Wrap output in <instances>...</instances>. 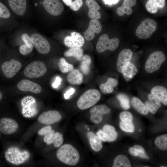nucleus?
Returning a JSON list of instances; mask_svg holds the SVG:
<instances>
[{
	"label": "nucleus",
	"mask_w": 167,
	"mask_h": 167,
	"mask_svg": "<svg viewBox=\"0 0 167 167\" xmlns=\"http://www.w3.org/2000/svg\"><path fill=\"white\" fill-rule=\"evenodd\" d=\"M157 23L154 20L150 18L144 19L138 26L136 31L137 36L141 39L149 38L156 30Z\"/></svg>",
	"instance_id": "obj_3"
},
{
	"label": "nucleus",
	"mask_w": 167,
	"mask_h": 167,
	"mask_svg": "<svg viewBox=\"0 0 167 167\" xmlns=\"http://www.w3.org/2000/svg\"><path fill=\"white\" fill-rule=\"evenodd\" d=\"M61 118V116L58 111L49 110L42 113L39 116L38 120L41 123L50 125L58 122Z\"/></svg>",
	"instance_id": "obj_12"
},
{
	"label": "nucleus",
	"mask_w": 167,
	"mask_h": 167,
	"mask_svg": "<svg viewBox=\"0 0 167 167\" xmlns=\"http://www.w3.org/2000/svg\"><path fill=\"white\" fill-rule=\"evenodd\" d=\"M166 60L164 53L157 51L152 53L149 56L145 64V68L148 73H152L159 69Z\"/></svg>",
	"instance_id": "obj_4"
},
{
	"label": "nucleus",
	"mask_w": 167,
	"mask_h": 167,
	"mask_svg": "<svg viewBox=\"0 0 167 167\" xmlns=\"http://www.w3.org/2000/svg\"><path fill=\"white\" fill-rule=\"evenodd\" d=\"M64 42L66 46L70 48H81L84 45V40L79 33L73 32L70 36L65 38Z\"/></svg>",
	"instance_id": "obj_15"
},
{
	"label": "nucleus",
	"mask_w": 167,
	"mask_h": 167,
	"mask_svg": "<svg viewBox=\"0 0 167 167\" xmlns=\"http://www.w3.org/2000/svg\"><path fill=\"white\" fill-rule=\"evenodd\" d=\"M148 100L145 103L147 109L152 114H155L161 107V101L152 94L148 96Z\"/></svg>",
	"instance_id": "obj_22"
},
{
	"label": "nucleus",
	"mask_w": 167,
	"mask_h": 167,
	"mask_svg": "<svg viewBox=\"0 0 167 167\" xmlns=\"http://www.w3.org/2000/svg\"><path fill=\"white\" fill-rule=\"evenodd\" d=\"M85 3L89 9L98 10L101 8L99 5L95 0H86Z\"/></svg>",
	"instance_id": "obj_38"
},
{
	"label": "nucleus",
	"mask_w": 167,
	"mask_h": 167,
	"mask_svg": "<svg viewBox=\"0 0 167 167\" xmlns=\"http://www.w3.org/2000/svg\"><path fill=\"white\" fill-rule=\"evenodd\" d=\"M51 130L52 127L50 126H47L40 129L38 131V133L39 135H44Z\"/></svg>",
	"instance_id": "obj_42"
},
{
	"label": "nucleus",
	"mask_w": 167,
	"mask_h": 167,
	"mask_svg": "<svg viewBox=\"0 0 167 167\" xmlns=\"http://www.w3.org/2000/svg\"><path fill=\"white\" fill-rule=\"evenodd\" d=\"M64 55L66 57H74L80 61L83 56V50L81 48H71L64 53Z\"/></svg>",
	"instance_id": "obj_29"
},
{
	"label": "nucleus",
	"mask_w": 167,
	"mask_h": 167,
	"mask_svg": "<svg viewBox=\"0 0 167 167\" xmlns=\"http://www.w3.org/2000/svg\"><path fill=\"white\" fill-rule=\"evenodd\" d=\"M47 69L45 64L40 61H34L28 64L24 69V73L27 77L37 78L44 75Z\"/></svg>",
	"instance_id": "obj_5"
},
{
	"label": "nucleus",
	"mask_w": 167,
	"mask_h": 167,
	"mask_svg": "<svg viewBox=\"0 0 167 167\" xmlns=\"http://www.w3.org/2000/svg\"><path fill=\"white\" fill-rule=\"evenodd\" d=\"M18 127V123L13 119L4 118L0 120V131L4 134L10 135L14 133Z\"/></svg>",
	"instance_id": "obj_14"
},
{
	"label": "nucleus",
	"mask_w": 167,
	"mask_h": 167,
	"mask_svg": "<svg viewBox=\"0 0 167 167\" xmlns=\"http://www.w3.org/2000/svg\"><path fill=\"white\" fill-rule=\"evenodd\" d=\"M139 131H140V132L141 131L140 130H139Z\"/></svg>",
	"instance_id": "obj_54"
},
{
	"label": "nucleus",
	"mask_w": 167,
	"mask_h": 167,
	"mask_svg": "<svg viewBox=\"0 0 167 167\" xmlns=\"http://www.w3.org/2000/svg\"><path fill=\"white\" fill-rule=\"evenodd\" d=\"M119 118L122 121L129 120L132 121L133 119L132 114L129 111L122 112L120 114Z\"/></svg>",
	"instance_id": "obj_39"
},
{
	"label": "nucleus",
	"mask_w": 167,
	"mask_h": 167,
	"mask_svg": "<svg viewBox=\"0 0 167 167\" xmlns=\"http://www.w3.org/2000/svg\"><path fill=\"white\" fill-rule=\"evenodd\" d=\"M62 79L59 76H57L55 78V81L52 84L53 87L54 88H57L61 84Z\"/></svg>",
	"instance_id": "obj_45"
},
{
	"label": "nucleus",
	"mask_w": 167,
	"mask_h": 167,
	"mask_svg": "<svg viewBox=\"0 0 167 167\" xmlns=\"http://www.w3.org/2000/svg\"><path fill=\"white\" fill-rule=\"evenodd\" d=\"M117 98L120 102L121 107L124 109H129L130 107L129 99L128 96L123 93H119L117 95Z\"/></svg>",
	"instance_id": "obj_35"
},
{
	"label": "nucleus",
	"mask_w": 167,
	"mask_h": 167,
	"mask_svg": "<svg viewBox=\"0 0 167 167\" xmlns=\"http://www.w3.org/2000/svg\"><path fill=\"white\" fill-rule=\"evenodd\" d=\"M155 143L156 146L162 150L167 149V135L165 134L158 136L156 138Z\"/></svg>",
	"instance_id": "obj_33"
},
{
	"label": "nucleus",
	"mask_w": 167,
	"mask_h": 167,
	"mask_svg": "<svg viewBox=\"0 0 167 167\" xmlns=\"http://www.w3.org/2000/svg\"><path fill=\"white\" fill-rule=\"evenodd\" d=\"M18 88L23 92H30L34 93H39L41 90V87L35 83L30 80L24 79L17 84Z\"/></svg>",
	"instance_id": "obj_17"
},
{
	"label": "nucleus",
	"mask_w": 167,
	"mask_h": 167,
	"mask_svg": "<svg viewBox=\"0 0 167 167\" xmlns=\"http://www.w3.org/2000/svg\"><path fill=\"white\" fill-rule=\"evenodd\" d=\"M21 38L25 44L20 46L19 51L22 54L26 55L32 52L34 46L30 37L28 34L25 33L22 34L21 36Z\"/></svg>",
	"instance_id": "obj_21"
},
{
	"label": "nucleus",
	"mask_w": 167,
	"mask_h": 167,
	"mask_svg": "<svg viewBox=\"0 0 167 167\" xmlns=\"http://www.w3.org/2000/svg\"><path fill=\"white\" fill-rule=\"evenodd\" d=\"M129 152L132 155L135 156H137L138 155V152L134 147L129 148Z\"/></svg>",
	"instance_id": "obj_47"
},
{
	"label": "nucleus",
	"mask_w": 167,
	"mask_h": 167,
	"mask_svg": "<svg viewBox=\"0 0 167 167\" xmlns=\"http://www.w3.org/2000/svg\"><path fill=\"white\" fill-rule=\"evenodd\" d=\"M87 136L92 149L97 152L100 151L102 146L101 143V140L100 138L98 136L95 135L92 132H88Z\"/></svg>",
	"instance_id": "obj_26"
},
{
	"label": "nucleus",
	"mask_w": 167,
	"mask_h": 167,
	"mask_svg": "<svg viewBox=\"0 0 167 167\" xmlns=\"http://www.w3.org/2000/svg\"><path fill=\"white\" fill-rule=\"evenodd\" d=\"M83 4L82 0H75L74 2H72L70 6L72 10L76 11L80 8Z\"/></svg>",
	"instance_id": "obj_40"
},
{
	"label": "nucleus",
	"mask_w": 167,
	"mask_h": 167,
	"mask_svg": "<svg viewBox=\"0 0 167 167\" xmlns=\"http://www.w3.org/2000/svg\"><path fill=\"white\" fill-rule=\"evenodd\" d=\"M63 138L62 134L58 132L54 133L50 139L46 143L47 145L54 143L55 147L58 148L62 143Z\"/></svg>",
	"instance_id": "obj_32"
},
{
	"label": "nucleus",
	"mask_w": 167,
	"mask_h": 167,
	"mask_svg": "<svg viewBox=\"0 0 167 167\" xmlns=\"http://www.w3.org/2000/svg\"><path fill=\"white\" fill-rule=\"evenodd\" d=\"M30 37L33 46L39 53L45 54L49 52L50 45L45 38L37 33L32 34Z\"/></svg>",
	"instance_id": "obj_7"
},
{
	"label": "nucleus",
	"mask_w": 167,
	"mask_h": 167,
	"mask_svg": "<svg viewBox=\"0 0 167 167\" xmlns=\"http://www.w3.org/2000/svg\"><path fill=\"white\" fill-rule=\"evenodd\" d=\"M42 3L45 10L52 15H59L63 11V5L60 0H43Z\"/></svg>",
	"instance_id": "obj_10"
},
{
	"label": "nucleus",
	"mask_w": 167,
	"mask_h": 167,
	"mask_svg": "<svg viewBox=\"0 0 167 167\" xmlns=\"http://www.w3.org/2000/svg\"><path fill=\"white\" fill-rule=\"evenodd\" d=\"M133 147L135 149L138 153L144 154L145 152L144 149L143 147L139 145H135Z\"/></svg>",
	"instance_id": "obj_46"
},
{
	"label": "nucleus",
	"mask_w": 167,
	"mask_h": 167,
	"mask_svg": "<svg viewBox=\"0 0 167 167\" xmlns=\"http://www.w3.org/2000/svg\"><path fill=\"white\" fill-rule=\"evenodd\" d=\"M75 92V89L73 88H71L68 90L66 91L64 93V98L65 99H68Z\"/></svg>",
	"instance_id": "obj_43"
},
{
	"label": "nucleus",
	"mask_w": 167,
	"mask_h": 167,
	"mask_svg": "<svg viewBox=\"0 0 167 167\" xmlns=\"http://www.w3.org/2000/svg\"><path fill=\"white\" fill-rule=\"evenodd\" d=\"M10 13L7 7L0 2V18L7 19L10 16Z\"/></svg>",
	"instance_id": "obj_37"
},
{
	"label": "nucleus",
	"mask_w": 167,
	"mask_h": 167,
	"mask_svg": "<svg viewBox=\"0 0 167 167\" xmlns=\"http://www.w3.org/2000/svg\"><path fill=\"white\" fill-rule=\"evenodd\" d=\"M119 43V40L118 38H114L109 39L107 34H104L99 38L96 45V49L98 52L100 53L106 50L114 51L118 48Z\"/></svg>",
	"instance_id": "obj_6"
},
{
	"label": "nucleus",
	"mask_w": 167,
	"mask_h": 167,
	"mask_svg": "<svg viewBox=\"0 0 167 167\" xmlns=\"http://www.w3.org/2000/svg\"><path fill=\"white\" fill-rule=\"evenodd\" d=\"M10 7L17 15L21 16L25 13L27 8L26 0H8Z\"/></svg>",
	"instance_id": "obj_18"
},
{
	"label": "nucleus",
	"mask_w": 167,
	"mask_h": 167,
	"mask_svg": "<svg viewBox=\"0 0 167 167\" xmlns=\"http://www.w3.org/2000/svg\"><path fill=\"white\" fill-rule=\"evenodd\" d=\"M131 104L137 111L143 114H147L148 113V110L146 106L138 98L133 97L131 101Z\"/></svg>",
	"instance_id": "obj_27"
},
{
	"label": "nucleus",
	"mask_w": 167,
	"mask_h": 167,
	"mask_svg": "<svg viewBox=\"0 0 167 167\" xmlns=\"http://www.w3.org/2000/svg\"><path fill=\"white\" fill-rule=\"evenodd\" d=\"M105 4L111 6L113 4L112 0H103Z\"/></svg>",
	"instance_id": "obj_50"
},
{
	"label": "nucleus",
	"mask_w": 167,
	"mask_h": 167,
	"mask_svg": "<svg viewBox=\"0 0 167 167\" xmlns=\"http://www.w3.org/2000/svg\"><path fill=\"white\" fill-rule=\"evenodd\" d=\"M119 126L121 129L124 131L132 133L134 131V126L132 121H121L120 122Z\"/></svg>",
	"instance_id": "obj_36"
},
{
	"label": "nucleus",
	"mask_w": 167,
	"mask_h": 167,
	"mask_svg": "<svg viewBox=\"0 0 167 167\" xmlns=\"http://www.w3.org/2000/svg\"><path fill=\"white\" fill-rule=\"evenodd\" d=\"M88 15L91 18L99 19L101 18L100 13L96 10L89 9Z\"/></svg>",
	"instance_id": "obj_41"
},
{
	"label": "nucleus",
	"mask_w": 167,
	"mask_h": 167,
	"mask_svg": "<svg viewBox=\"0 0 167 167\" xmlns=\"http://www.w3.org/2000/svg\"><path fill=\"white\" fill-rule=\"evenodd\" d=\"M55 133L54 130H51L44 135L43 140L46 143L51 137Z\"/></svg>",
	"instance_id": "obj_44"
},
{
	"label": "nucleus",
	"mask_w": 167,
	"mask_h": 167,
	"mask_svg": "<svg viewBox=\"0 0 167 167\" xmlns=\"http://www.w3.org/2000/svg\"><path fill=\"white\" fill-rule=\"evenodd\" d=\"M102 28V25L98 20L92 19L89 23L88 28L84 33L85 38L88 41L92 40L95 37V33H99Z\"/></svg>",
	"instance_id": "obj_16"
},
{
	"label": "nucleus",
	"mask_w": 167,
	"mask_h": 167,
	"mask_svg": "<svg viewBox=\"0 0 167 167\" xmlns=\"http://www.w3.org/2000/svg\"><path fill=\"white\" fill-rule=\"evenodd\" d=\"M138 156L144 159H148L149 158V157L146 155L145 152L143 154L138 153Z\"/></svg>",
	"instance_id": "obj_48"
},
{
	"label": "nucleus",
	"mask_w": 167,
	"mask_h": 167,
	"mask_svg": "<svg viewBox=\"0 0 167 167\" xmlns=\"http://www.w3.org/2000/svg\"><path fill=\"white\" fill-rule=\"evenodd\" d=\"M64 3L67 6H70L72 2V0H62Z\"/></svg>",
	"instance_id": "obj_49"
},
{
	"label": "nucleus",
	"mask_w": 167,
	"mask_h": 167,
	"mask_svg": "<svg viewBox=\"0 0 167 167\" xmlns=\"http://www.w3.org/2000/svg\"><path fill=\"white\" fill-rule=\"evenodd\" d=\"M67 81L72 85L81 84L83 81L82 74L78 69H74L69 72L66 76Z\"/></svg>",
	"instance_id": "obj_24"
},
{
	"label": "nucleus",
	"mask_w": 167,
	"mask_h": 167,
	"mask_svg": "<svg viewBox=\"0 0 167 167\" xmlns=\"http://www.w3.org/2000/svg\"><path fill=\"white\" fill-rule=\"evenodd\" d=\"M58 65L60 70L63 73H66L74 69L73 65L67 62L64 58L60 59Z\"/></svg>",
	"instance_id": "obj_34"
},
{
	"label": "nucleus",
	"mask_w": 167,
	"mask_h": 167,
	"mask_svg": "<svg viewBox=\"0 0 167 167\" xmlns=\"http://www.w3.org/2000/svg\"><path fill=\"white\" fill-rule=\"evenodd\" d=\"M21 67L22 65L19 62L12 59L3 62L1 66V70L5 76L10 78L14 77Z\"/></svg>",
	"instance_id": "obj_8"
},
{
	"label": "nucleus",
	"mask_w": 167,
	"mask_h": 167,
	"mask_svg": "<svg viewBox=\"0 0 167 167\" xmlns=\"http://www.w3.org/2000/svg\"><path fill=\"white\" fill-rule=\"evenodd\" d=\"M132 56V52L129 49H124L120 52L117 64V69L119 72L122 73L124 71L130 62Z\"/></svg>",
	"instance_id": "obj_11"
},
{
	"label": "nucleus",
	"mask_w": 167,
	"mask_h": 167,
	"mask_svg": "<svg viewBox=\"0 0 167 167\" xmlns=\"http://www.w3.org/2000/svg\"><path fill=\"white\" fill-rule=\"evenodd\" d=\"M119 0H112L113 4H115L117 3Z\"/></svg>",
	"instance_id": "obj_51"
},
{
	"label": "nucleus",
	"mask_w": 167,
	"mask_h": 167,
	"mask_svg": "<svg viewBox=\"0 0 167 167\" xmlns=\"http://www.w3.org/2000/svg\"><path fill=\"white\" fill-rule=\"evenodd\" d=\"M151 93L165 105H167V90L161 86L154 87L151 90Z\"/></svg>",
	"instance_id": "obj_23"
},
{
	"label": "nucleus",
	"mask_w": 167,
	"mask_h": 167,
	"mask_svg": "<svg viewBox=\"0 0 167 167\" xmlns=\"http://www.w3.org/2000/svg\"><path fill=\"white\" fill-rule=\"evenodd\" d=\"M160 167H165L166 166H161Z\"/></svg>",
	"instance_id": "obj_53"
},
{
	"label": "nucleus",
	"mask_w": 167,
	"mask_h": 167,
	"mask_svg": "<svg viewBox=\"0 0 167 167\" xmlns=\"http://www.w3.org/2000/svg\"><path fill=\"white\" fill-rule=\"evenodd\" d=\"M101 95L98 91L90 89L83 93L77 102L78 107L81 110H85L93 106L101 98Z\"/></svg>",
	"instance_id": "obj_2"
},
{
	"label": "nucleus",
	"mask_w": 167,
	"mask_h": 167,
	"mask_svg": "<svg viewBox=\"0 0 167 167\" xmlns=\"http://www.w3.org/2000/svg\"><path fill=\"white\" fill-rule=\"evenodd\" d=\"M80 65V69L82 72L85 75L88 74L90 69V65L92 60L90 56L87 54L83 56Z\"/></svg>",
	"instance_id": "obj_30"
},
{
	"label": "nucleus",
	"mask_w": 167,
	"mask_h": 167,
	"mask_svg": "<svg viewBox=\"0 0 167 167\" xmlns=\"http://www.w3.org/2000/svg\"><path fill=\"white\" fill-rule=\"evenodd\" d=\"M165 0H148L145 7L149 13L155 14L159 9H163L165 5Z\"/></svg>",
	"instance_id": "obj_20"
},
{
	"label": "nucleus",
	"mask_w": 167,
	"mask_h": 167,
	"mask_svg": "<svg viewBox=\"0 0 167 167\" xmlns=\"http://www.w3.org/2000/svg\"><path fill=\"white\" fill-rule=\"evenodd\" d=\"M111 111L109 108L104 104L94 106L90 110V119L93 123L99 124L102 121L103 115L109 113Z\"/></svg>",
	"instance_id": "obj_9"
},
{
	"label": "nucleus",
	"mask_w": 167,
	"mask_h": 167,
	"mask_svg": "<svg viewBox=\"0 0 167 167\" xmlns=\"http://www.w3.org/2000/svg\"><path fill=\"white\" fill-rule=\"evenodd\" d=\"M113 167H131L130 161L128 158L125 155H120L115 158Z\"/></svg>",
	"instance_id": "obj_28"
},
{
	"label": "nucleus",
	"mask_w": 167,
	"mask_h": 167,
	"mask_svg": "<svg viewBox=\"0 0 167 167\" xmlns=\"http://www.w3.org/2000/svg\"><path fill=\"white\" fill-rule=\"evenodd\" d=\"M136 0H124L122 4L117 10L116 12L119 16H122L125 14L131 15L132 13L131 7L135 5Z\"/></svg>",
	"instance_id": "obj_19"
},
{
	"label": "nucleus",
	"mask_w": 167,
	"mask_h": 167,
	"mask_svg": "<svg viewBox=\"0 0 167 167\" xmlns=\"http://www.w3.org/2000/svg\"><path fill=\"white\" fill-rule=\"evenodd\" d=\"M137 72V69L135 65L130 62L122 73L126 80L128 81L134 77Z\"/></svg>",
	"instance_id": "obj_31"
},
{
	"label": "nucleus",
	"mask_w": 167,
	"mask_h": 167,
	"mask_svg": "<svg viewBox=\"0 0 167 167\" xmlns=\"http://www.w3.org/2000/svg\"><path fill=\"white\" fill-rule=\"evenodd\" d=\"M56 156L60 161L70 165H76L79 162L80 158L78 151L69 144L62 146L57 150Z\"/></svg>",
	"instance_id": "obj_1"
},
{
	"label": "nucleus",
	"mask_w": 167,
	"mask_h": 167,
	"mask_svg": "<svg viewBox=\"0 0 167 167\" xmlns=\"http://www.w3.org/2000/svg\"><path fill=\"white\" fill-rule=\"evenodd\" d=\"M96 134L101 140L105 142L114 141L118 136L117 133L114 128L109 125H105L102 130L98 131Z\"/></svg>",
	"instance_id": "obj_13"
},
{
	"label": "nucleus",
	"mask_w": 167,
	"mask_h": 167,
	"mask_svg": "<svg viewBox=\"0 0 167 167\" xmlns=\"http://www.w3.org/2000/svg\"><path fill=\"white\" fill-rule=\"evenodd\" d=\"M118 84L117 80L112 78H109L107 82L101 84L100 86L101 91L104 94H108L112 92L114 88L117 86Z\"/></svg>",
	"instance_id": "obj_25"
},
{
	"label": "nucleus",
	"mask_w": 167,
	"mask_h": 167,
	"mask_svg": "<svg viewBox=\"0 0 167 167\" xmlns=\"http://www.w3.org/2000/svg\"><path fill=\"white\" fill-rule=\"evenodd\" d=\"M2 95L1 92L0 91V101L2 100Z\"/></svg>",
	"instance_id": "obj_52"
}]
</instances>
